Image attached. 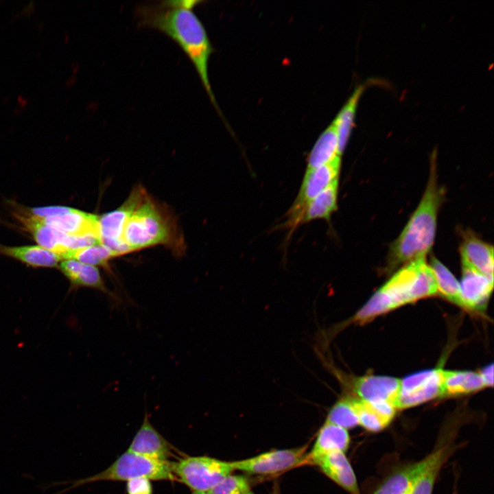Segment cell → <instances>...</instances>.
<instances>
[{
    "mask_svg": "<svg viewBox=\"0 0 494 494\" xmlns=\"http://www.w3.org/2000/svg\"><path fill=\"white\" fill-rule=\"evenodd\" d=\"M201 1H163L140 5L139 25L157 30L174 40L193 63L211 102L219 112L209 75V62L213 47L207 30L193 11Z\"/></svg>",
    "mask_w": 494,
    "mask_h": 494,
    "instance_id": "cell-1",
    "label": "cell"
},
{
    "mask_svg": "<svg viewBox=\"0 0 494 494\" xmlns=\"http://www.w3.org/2000/svg\"><path fill=\"white\" fill-rule=\"evenodd\" d=\"M445 191L437 181L434 160L422 199L397 239L392 243L388 257V266L399 265L425 259L435 238L437 215Z\"/></svg>",
    "mask_w": 494,
    "mask_h": 494,
    "instance_id": "cell-2",
    "label": "cell"
},
{
    "mask_svg": "<svg viewBox=\"0 0 494 494\" xmlns=\"http://www.w3.org/2000/svg\"><path fill=\"white\" fill-rule=\"evenodd\" d=\"M437 292L435 277L425 259L398 270L357 312L352 320L363 323L408 303Z\"/></svg>",
    "mask_w": 494,
    "mask_h": 494,
    "instance_id": "cell-3",
    "label": "cell"
},
{
    "mask_svg": "<svg viewBox=\"0 0 494 494\" xmlns=\"http://www.w3.org/2000/svg\"><path fill=\"white\" fill-rule=\"evenodd\" d=\"M124 239L132 252L156 245L168 247L176 254L185 250L174 215L147 191L127 220Z\"/></svg>",
    "mask_w": 494,
    "mask_h": 494,
    "instance_id": "cell-4",
    "label": "cell"
},
{
    "mask_svg": "<svg viewBox=\"0 0 494 494\" xmlns=\"http://www.w3.org/2000/svg\"><path fill=\"white\" fill-rule=\"evenodd\" d=\"M137 478H147L150 480H177L173 473L171 462L152 460L127 451L104 471L88 478L71 481V486L57 494L88 483L99 481L127 482Z\"/></svg>",
    "mask_w": 494,
    "mask_h": 494,
    "instance_id": "cell-5",
    "label": "cell"
},
{
    "mask_svg": "<svg viewBox=\"0 0 494 494\" xmlns=\"http://www.w3.org/2000/svg\"><path fill=\"white\" fill-rule=\"evenodd\" d=\"M177 481L192 491L209 492L234 471L231 461L209 456H185L171 462Z\"/></svg>",
    "mask_w": 494,
    "mask_h": 494,
    "instance_id": "cell-6",
    "label": "cell"
},
{
    "mask_svg": "<svg viewBox=\"0 0 494 494\" xmlns=\"http://www.w3.org/2000/svg\"><path fill=\"white\" fill-rule=\"evenodd\" d=\"M145 192L146 190L142 186L135 187L119 207L99 216L100 242L110 249L117 257L132 252L124 239V228Z\"/></svg>",
    "mask_w": 494,
    "mask_h": 494,
    "instance_id": "cell-7",
    "label": "cell"
},
{
    "mask_svg": "<svg viewBox=\"0 0 494 494\" xmlns=\"http://www.w3.org/2000/svg\"><path fill=\"white\" fill-rule=\"evenodd\" d=\"M15 218L34 238L38 246L62 256L68 251L93 245L95 237L90 235L71 236L48 226L36 216L23 209L14 213Z\"/></svg>",
    "mask_w": 494,
    "mask_h": 494,
    "instance_id": "cell-8",
    "label": "cell"
},
{
    "mask_svg": "<svg viewBox=\"0 0 494 494\" xmlns=\"http://www.w3.org/2000/svg\"><path fill=\"white\" fill-rule=\"evenodd\" d=\"M307 446L274 449L261 454L231 461L234 471L251 475H270L279 473L307 462Z\"/></svg>",
    "mask_w": 494,
    "mask_h": 494,
    "instance_id": "cell-9",
    "label": "cell"
},
{
    "mask_svg": "<svg viewBox=\"0 0 494 494\" xmlns=\"http://www.w3.org/2000/svg\"><path fill=\"white\" fill-rule=\"evenodd\" d=\"M341 157L317 168L306 169L298 193L287 213L284 226L294 228L305 206L335 180L339 179Z\"/></svg>",
    "mask_w": 494,
    "mask_h": 494,
    "instance_id": "cell-10",
    "label": "cell"
},
{
    "mask_svg": "<svg viewBox=\"0 0 494 494\" xmlns=\"http://www.w3.org/2000/svg\"><path fill=\"white\" fill-rule=\"evenodd\" d=\"M443 370H427L410 375L401 380L396 409L420 405L445 395Z\"/></svg>",
    "mask_w": 494,
    "mask_h": 494,
    "instance_id": "cell-11",
    "label": "cell"
},
{
    "mask_svg": "<svg viewBox=\"0 0 494 494\" xmlns=\"http://www.w3.org/2000/svg\"><path fill=\"white\" fill-rule=\"evenodd\" d=\"M37 217L48 226L63 234L71 236L92 235L99 239V216L97 215L66 207L60 214Z\"/></svg>",
    "mask_w": 494,
    "mask_h": 494,
    "instance_id": "cell-12",
    "label": "cell"
},
{
    "mask_svg": "<svg viewBox=\"0 0 494 494\" xmlns=\"http://www.w3.org/2000/svg\"><path fill=\"white\" fill-rule=\"evenodd\" d=\"M462 274L460 306L471 310L483 311L493 288V279L464 263H462Z\"/></svg>",
    "mask_w": 494,
    "mask_h": 494,
    "instance_id": "cell-13",
    "label": "cell"
},
{
    "mask_svg": "<svg viewBox=\"0 0 494 494\" xmlns=\"http://www.w3.org/2000/svg\"><path fill=\"white\" fill-rule=\"evenodd\" d=\"M127 451L152 460L169 461L174 450L171 444L153 427L149 416L145 414Z\"/></svg>",
    "mask_w": 494,
    "mask_h": 494,
    "instance_id": "cell-14",
    "label": "cell"
},
{
    "mask_svg": "<svg viewBox=\"0 0 494 494\" xmlns=\"http://www.w3.org/2000/svg\"><path fill=\"white\" fill-rule=\"evenodd\" d=\"M400 385L401 380L395 377L366 375L354 380L353 389L360 399L366 401H388L395 408Z\"/></svg>",
    "mask_w": 494,
    "mask_h": 494,
    "instance_id": "cell-15",
    "label": "cell"
},
{
    "mask_svg": "<svg viewBox=\"0 0 494 494\" xmlns=\"http://www.w3.org/2000/svg\"><path fill=\"white\" fill-rule=\"evenodd\" d=\"M311 464L318 466L325 475L350 494H361L355 474L344 452L326 454Z\"/></svg>",
    "mask_w": 494,
    "mask_h": 494,
    "instance_id": "cell-16",
    "label": "cell"
},
{
    "mask_svg": "<svg viewBox=\"0 0 494 494\" xmlns=\"http://www.w3.org/2000/svg\"><path fill=\"white\" fill-rule=\"evenodd\" d=\"M62 274L69 280L73 288L89 287L100 291L110 298L117 297L108 289L97 267L85 264L73 259L62 260L59 264Z\"/></svg>",
    "mask_w": 494,
    "mask_h": 494,
    "instance_id": "cell-17",
    "label": "cell"
},
{
    "mask_svg": "<svg viewBox=\"0 0 494 494\" xmlns=\"http://www.w3.org/2000/svg\"><path fill=\"white\" fill-rule=\"evenodd\" d=\"M460 255L462 263L493 279V248L475 235L470 233L464 235Z\"/></svg>",
    "mask_w": 494,
    "mask_h": 494,
    "instance_id": "cell-18",
    "label": "cell"
},
{
    "mask_svg": "<svg viewBox=\"0 0 494 494\" xmlns=\"http://www.w3.org/2000/svg\"><path fill=\"white\" fill-rule=\"evenodd\" d=\"M350 436L347 430L336 425L325 422L318 431L311 451L307 453V462L330 452L342 451L348 449Z\"/></svg>",
    "mask_w": 494,
    "mask_h": 494,
    "instance_id": "cell-19",
    "label": "cell"
},
{
    "mask_svg": "<svg viewBox=\"0 0 494 494\" xmlns=\"http://www.w3.org/2000/svg\"><path fill=\"white\" fill-rule=\"evenodd\" d=\"M437 454L438 450L423 460L393 473L380 485L373 494H410L416 479L432 462Z\"/></svg>",
    "mask_w": 494,
    "mask_h": 494,
    "instance_id": "cell-20",
    "label": "cell"
},
{
    "mask_svg": "<svg viewBox=\"0 0 494 494\" xmlns=\"http://www.w3.org/2000/svg\"><path fill=\"white\" fill-rule=\"evenodd\" d=\"M338 180H335L303 208L297 226L315 220H329L337 207Z\"/></svg>",
    "mask_w": 494,
    "mask_h": 494,
    "instance_id": "cell-21",
    "label": "cell"
},
{
    "mask_svg": "<svg viewBox=\"0 0 494 494\" xmlns=\"http://www.w3.org/2000/svg\"><path fill=\"white\" fill-rule=\"evenodd\" d=\"M0 255L34 268H54L62 261L58 255L39 246H8L0 244Z\"/></svg>",
    "mask_w": 494,
    "mask_h": 494,
    "instance_id": "cell-22",
    "label": "cell"
},
{
    "mask_svg": "<svg viewBox=\"0 0 494 494\" xmlns=\"http://www.w3.org/2000/svg\"><path fill=\"white\" fill-rule=\"evenodd\" d=\"M339 154L338 130L334 120L320 134L311 150L306 169L317 168L325 165ZM341 157V156H340Z\"/></svg>",
    "mask_w": 494,
    "mask_h": 494,
    "instance_id": "cell-23",
    "label": "cell"
},
{
    "mask_svg": "<svg viewBox=\"0 0 494 494\" xmlns=\"http://www.w3.org/2000/svg\"><path fill=\"white\" fill-rule=\"evenodd\" d=\"M366 86H358L333 119L338 130L339 154H342L353 126L357 103Z\"/></svg>",
    "mask_w": 494,
    "mask_h": 494,
    "instance_id": "cell-24",
    "label": "cell"
},
{
    "mask_svg": "<svg viewBox=\"0 0 494 494\" xmlns=\"http://www.w3.org/2000/svg\"><path fill=\"white\" fill-rule=\"evenodd\" d=\"M445 395L470 393L485 387L480 373L471 371H443Z\"/></svg>",
    "mask_w": 494,
    "mask_h": 494,
    "instance_id": "cell-25",
    "label": "cell"
},
{
    "mask_svg": "<svg viewBox=\"0 0 494 494\" xmlns=\"http://www.w3.org/2000/svg\"><path fill=\"white\" fill-rule=\"evenodd\" d=\"M434 273L437 292L449 301L461 305L460 283L449 269L432 256L429 264Z\"/></svg>",
    "mask_w": 494,
    "mask_h": 494,
    "instance_id": "cell-26",
    "label": "cell"
},
{
    "mask_svg": "<svg viewBox=\"0 0 494 494\" xmlns=\"http://www.w3.org/2000/svg\"><path fill=\"white\" fill-rule=\"evenodd\" d=\"M116 257L110 249L100 243L69 250L62 256V260L73 259L95 267H106L108 261Z\"/></svg>",
    "mask_w": 494,
    "mask_h": 494,
    "instance_id": "cell-27",
    "label": "cell"
},
{
    "mask_svg": "<svg viewBox=\"0 0 494 494\" xmlns=\"http://www.w3.org/2000/svg\"><path fill=\"white\" fill-rule=\"evenodd\" d=\"M325 421L346 430L359 425L353 398L342 397L338 400L329 409Z\"/></svg>",
    "mask_w": 494,
    "mask_h": 494,
    "instance_id": "cell-28",
    "label": "cell"
},
{
    "mask_svg": "<svg viewBox=\"0 0 494 494\" xmlns=\"http://www.w3.org/2000/svg\"><path fill=\"white\" fill-rule=\"evenodd\" d=\"M446 457L447 451L445 448L438 449L436 457L416 479L410 494L432 493L436 478L446 460Z\"/></svg>",
    "mask_w": 494,
    "mask_h": 494,
    "instance_id": "cell-29",
    "label": "cell"
},
{
    "mask_svg": "<svg viewBox=\"0 0 494 494\" xmlns=\"http://www.w3.org/2000/svg\"><path fill=\"white\" fill-rule=\"evenodd\" d=\"M359 425L372 432H377L387 427L390 422L380 415L368 401L353 399Z\"/></svg>",
    "mask_w": 494,
    "mask_h": 494,
    "instance_id": "cell-30",
    "label": "cell"
},
{
    "mask_svg": "<svg viewBox=\"0 0 494 494\" xmlns=\"http://www.w3.org/2000/svg\"><path fill=\"white\" fill-rule=\"evenodd\" d=\"M250 489L248 479L242 475L225 478L209 491V494H246Z\"/></svg>",
    "mask_w": 494,
    "mask_h": 494,
    "instance_id": "cell-31",
    "label": "cell"
},
{
    "mask_svg": "<svg viewBox=\"0 0 494 494\" xmlns=\"http://www.w3.org/2000/svg\"><path fill=\"white\" fill-rule=\"evenodd\" d=\"M128 494H152L150 480L147 478H133L126 482Z\"/></svg>",
    "mask_w": 494,
    "mask_h": 494,
    "instance_id": "cell-32",
    "label": "cell"
},
{
    "mask_svg": "<svg viewBox=\"0 0 494 494\" xmlns=\"http://www.w3.org/2000/svg\"><path fill=\"white\" fill-rule=\"evenodd\" d=\"M486 386H492L493 384V365L486 366L480 373Z\"/></svg>",
    "mask_w": 494,
    "mask_h": 494,
    "instance_id": "cell-33",
    "label": "cell"
},
{
    "mask_svg": "<svg viewBox=\"0 0 494 494\" xmlns=\"http://www.w3.org/2000/svg\"><path fill=\"white\" fill-rule=\"evenodd\" d=\"M191 494H209V492L192 491Z\"/></svg>",
    "mask_w": 494,
    "mask_h": 494,
    "instance_id": "cell-34",
    "label": "cell"
},
{
    "mask_svg": "<svg viewBox=\"0 0 494 494\" xmlns=\"http://www.w3.org/2000/svg\"><path fill=\"white\" fill-rule=\"evenodd\" d=\"M246 494H255V493H254L251 491V489H250L249 491H248L246 493Z\"/></svg>",
    "mask_w": 494,
    "mask_h": 494,
    "instance_id": "cell-35",
    "label": "cell"
}]
</instances>
